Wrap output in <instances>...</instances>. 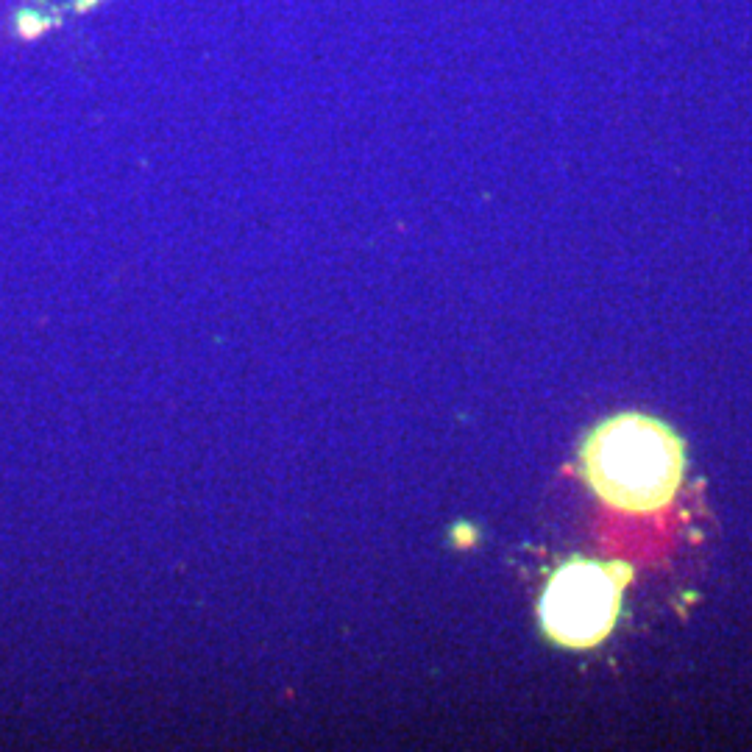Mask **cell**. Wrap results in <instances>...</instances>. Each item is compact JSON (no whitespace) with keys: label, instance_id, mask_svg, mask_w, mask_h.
<instances>
[{"label":"cell","instance_id":"obj_1","mask_svg":"<svg viewBox=\"0 0 752 752\" xmlns=\"http://www.w3.org/2000/svg\"><path fill=\"white\" fill-rule=\"evenodd\" d=\"M580 468L599 502L624 516H658L686 480V443L669 424L619 413L588 432Z\"/></svg>","mask_w":752,"mask_h":752},{"label":"cell","instance_id":"obj_2","mask_svg":"<svg viewBox=\"0 0 752 752\" xmlns=\"http://www.w3.org/2000/svg\"><path fill=\"white\" fill-rule=\"evenodd\" d=\"M633 571L624 563L569 560L546 583L541 597V624L555 644L594 649L613 633L622 610L624 585Z\"/></svg>","mask_w":752,"mask_h":752}]
</instances>
